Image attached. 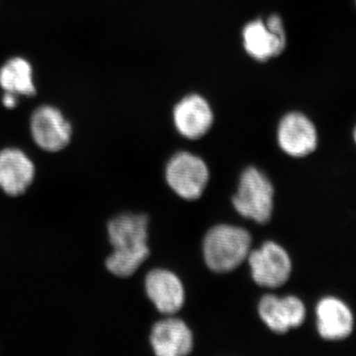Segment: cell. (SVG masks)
<instances>
[{
    "label": "cell",
    "instance_id": "1",
    "mask_svg": "<svg viewBox=\"0 0 356 356\" xmlns=\"http://www.w3.org/2000/svg\"><path fill=\"white\" fill-rule=\"evenodd\" d=\"M149 217L145 214H122L107 225L113 252L105 261L109 273L118 277L133 275L149 255L147 247Z\"/></svg>",
    "mask_w": 356,
    "mask_h": 356
},
{
    "label": "cell",
    "instance_id": "2",
    "mask_svg": "<svg viewBox=\"0 0 356 356\" xmlns=\"http://www.w3.org/2000/svg\"><path fill=\"white\" fill-rule=\"evenodd\" d=\"M252 242V236L247 229L232 225H217L204 238L206 264L215 273H229L248 259Z\"/></svg>",
    "mask_w": 356,
    "mask_h": 356
},
{
    "label": "cell",
    "instance_id": "3",
    "mask_svg": "<svg viewBox=\"0 0 356 356\" xmlns=\"http://www.w3.org/2000/svg\"><path fill=\"white\" fill-rule=\"evenodd\" d=\"M273 197L274 188L270 180L261 170L252 166L241 177L233 205L243 217L259 224H266L273 215Z\"/></svg>",
    "mask_w": 356,
    "mask_h": 356
},
{
    "label": "cell",
    "instance_id": "4",
    "mask_svg": "<svg viewBox=\"0 0 356 356\" xmlns=\"http://www.w3.org/2000/svg\"><path fill=\"white\" fill-rule=\"evenodd\" d=\"M165 177L177 195L186 200H196L207 186L209 170L203 159L187 152H180L168 161Z\"/></svg>",
    "mask_w": 356,
    "mask_h": 356
},
{
    "label": "cell",
    "instance_id": "5",
    "mask_svg": "<svg viewBox=\"0 0 356 356\" xmlns=\"http://www.w3.org/2000/svg\"><path fill=\"white\" fill-rule=\"evenodd\" d=\"M252 278L261 287L277 288L287 282L292 273L289 254L280 245L266 242L248 257Z\"/></svg>",
    "mask_w": 356,
    "mask_h": 356
},
{
    "label": "cell",
    "instance_id": "6",
    "mask_svg": "<svg viewBox=\"0 0 356 356\" xmlns=\"http://www.w3.org/2000/svg\"><path fill=\"white\" fill-rule=\"evenodd\" d=\"M30 130L35 144L49 153L63 151L70 143L72 127L57 107L42 105L33 112Z\"/></svg>",
    "mask_w": 356,
    "mask_h": 356
},
{
    "label": "cell",
    "instance_id": "7",
    "mask_svg": "<svg viewBox=\"0 0 356 356\" xmlns=\"http://www.w3.org/2000/svg\"><path fill=\"white\" fill-rule=\"evenodd\" d=\"M243 37L245 51L261 62L277 57L286 46L284 27L277 15L270 16L266 23L262 20L248 23Z\"/></svg>",
    "mask_w": 356,
    "mask_h": 356
},
{
    "label": "cell",
    "instance_id": "8",
    "mask_svg": "<svg viewBox=\"0 0 356 356\" xmlns=\"http://www.w3.org/2000/svg\"><path fill=\"white\" fill-rule=\"evenodd\" d=\"M318 131L306 115L293 112L287 114L278 128V143L282 151L293 158H304L316 151Z\"/></svg>",
    "mask_w": 356,
    "mask_h": 356
},
{
    "label": "cell",
    "instance_id": "9",
    "mask_svg": "<svg viewBox=\"0 0 356 356\" xmlns=\"http://www.w3.org/2000/svg\"><path fill=\"white\" fill-rule=\"evenodd\" d=\"M36 168L25 152L17 147L0 151V189L11 197L23 195L34 182Z\"/></svg>",
    "mask_w": 356,
    "mask_h": 356
},
{
    "label": "cell",
    "instance_id": "10",
    "mask_svg": "<svg viewBox=\"0 0 356 356\" xmlns=\"http://www.w3.org/2000/svg\"><path fill=\"white\" fill-rule=\"evenodd\" d=\"M316 318L318 334L325 341H343L355 329L350 307L336 296H325L318 302Z\"/></svg>",
    "mask_w": 356,
    "mask_h": 356
},
{
    "label": "cell",
    "instance_id": "11",
    "mask_svg": "<svg viewBox=\"0 0 356 356\" xmlns=\"http://www.w3.org/2000/svg\"><path fill=\"white\" fill-rule=\"evenodd\" d=\"M259 313L271 331L285 334L303 324L306 307L301 299L295 296L280 298L275 295H266L259 301Z\"/></svg>",
    "mask_w": 356,
    "mask_h": 356
},
{
    "label": "cell",
    "instance_id": "12",
    "mask_svg": "<svg viewBox=\"0 0 356 356\" xmlns=\"http://www.w3.org/2000/svg\"><path fill=\"white\" fill-rule=\"evenodd\" d=\"M145 287L147 297L161 314L172 316L184 306V285L172 271L159 268L149 271Z\"/></svg>",
    "mask_w": 356,
    "mask_h": 356
},
{
    "label": "cell",
    "instance_id": "13",
    "mask_svg": "<svg viewBox=\"0 0 356 356\" xmlns=\"http://www.w3.org/2000/svg\"><path fill=\"white\" fill-rule=\"evenodd\" d=\"M151 343L156 355L184 356L191 353L193 337L184 321L170 317L154 325Z\"/></svg>",
    "mask_w": 356,
    "mask_h": 356
},
{
    "label": "cell",
    "instance_id": "14",
    "mask_svg": "<svg viewBox=\"0 0 356 356\" xmlns=\"http://www.w3.org/2000/svg\"><path fill=\"white\" fill-rule=\"evenodd\" d=\"M175 123L178 132L196 140L209 131L213 113L209 104L199 95H191L178 103L175 109Z\"/></svg>",
    "mask_w": 356,
    "mask_h": 356
},
{
    "label": "cell",
    "instance_id": "15",
    "mask_svg": "<svg viewBox=\"0 0 356 356\" xmlns=\"http://www.w3.org/2000/svg\"><path fill=\"white\" fill-rule=\"evenodd\" d=\"M0 88L4 92L31 97L36 95L31 64L24 58L15 57L0 67Z\"/></svg>",
    "mask_w": 356,
    "mask_h": 356
},
{
    "label": "cell",
    "instance_id": "16",
    "mask_svg": "<svg viewBox=\"0 0 356 356\" xmlns=\"http://www.w3.org/2000/svg\"><path fill=\"white\" fill-rule=\"evenodd\" d=\"M18 97L19 96L13 95V93L4 92L3 97H2V104L8 109L15 108L18 104Z\"/></svg>",
    "mask_w": 356,
    "mask_h": 356
},
{
    "label": "cell",
    "instance_id": "17",
    "mask_svg": "<svg viewBox=\"0 0 356 356\" xmlns=\"http://www.w3.org/2000/svg\"><path fill=\"white\" fill-rule=\"evenodd\" d=\"M353 140H355V143L356 145V125H355V129H353Z\"/></svg>",
    "mask_w": 356,
    "mask_h": 356
},
{
    "label": "cell",
    "instance_id": "18",
    "mask_svg": "<svg viewBox=\"0 0 356 356\" xmlns=\"http://www.w3.org/2000/svg\"><path fill=\"white\" fill-rule=\"evenodd\" d=\"M355 3H356V1H355Z\"/></svg>",
    "mask_w": 356,
    "mask_h": 356
}]
</instances>
